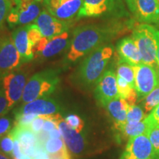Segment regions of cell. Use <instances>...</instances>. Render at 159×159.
<instances>
[{
    "instance_id": "obj_1",
    "label": "cell",
    "mask_w": 159,
    "mask_h": 159,
    "mask_svg": "<svg viewBox=\"0 0 159 159\" xmlns=\"http://www.w3.org/2000/svg\"><path fill=\"white\" fill-rule=\"evenodd\" d=\"M120 27L101 25H86L73 32L65 62L73 63L86 56L97 47L108 43L118 34Z\"/></svg>"
},
{
    "instance_id": "obj_2",
    "label": "cell",
    "mask_w": 159,
    "mask_h": 159,
    "mask_svg": "<svg viewBox=\"0 0 159 159\" xmlns=\"http://www.w3.org/2000/svg\"><path fill=\"white\" fill-rule=\"evenodd\" d=\"M114 52L111 43L97 47L87 55L75 71L74 81L81 88H91L105 72V69Z\"/></svg>"
},
{
    "instance_id": "obj_3",
    "label": "cell",
    "mask_w": 159,
    "mask_h": 159,
    "mask_svg": "<svg viewBox=\"0 0 159 159\" xmlns=\"http://www.w3.org/2000/svg\"><path fill=\"white\" fill-rule=\"evenodd\" d=\"M59 75L60 71L53 69H44L33 75L26 84L21 105L52 94L60 83Z\"/></svg>"
},
{
    "instance_id": "obj_4",
    "label": "cell",
    "mask_w": 159,
    "mask_h": 159,
    "mask_svg": "<svg viewBox=\"0 0 159 159\" xmlns=\"http://www.w3.org/2000/svg\"><path fill=\"white\" fill-rule=\"evenodd\" d=\"M157 29L149 24H141L134 27L132 39L140 51L142 62L157 66L156 34Z\"/></svg>"
},
{
    "instance_id": "obj_5",
    "label": "cell",
    "mask_w": 159,
    "mask_h": 159,
    "mask_svg": "<svg viewBox=\"0 0 159 159\" xmlns=\"http://www.w3.org/2000/svg\"><path fill=\"white\" fill-rule=\"evenodd\" d=\"M27 71L18 69L0 77V83L8 101L10 109L16 105L22 98L24 90L27 83Z\"/></svg>"
},
{
    "instance_id": "obj_6",
    "label": "cell",
    "mask_w": 159,
    "mask_h": 159,
    "mask_svg": "<svg viewBox=\"0 0 159 159\" xmlns=\"http://www.w3.org/2000/svg\"><path fill=\"white\" fill-rule=\"evenodd\" d=\"M134 67L135 89L139 99L142 100L155 89L159 86V68L157 66L142 63Z\"/></svg>"
},
{
    "instance_id": "obj_7",
    "label": "cell",
    "mask_w": 159,
    "mask_h": 159,
    "mask_svg": "<svg viewBox=\"0 0 159 159\" xmlns=\"http://www.w3.org/2000/svg\"><path fill=\"white\" fill-rule=\"evenodd\" d=\"M39 2L35 0H20L12 8L7 21L11 28L29 25L34 22L41 13Z\"/></svg>"
},
{
    "instance_id": "obj_8",
    "label": "cell",
    "mask_w": 159,
    "mask_h": 159,
    "mask_svg": "<svg viewBox=\"0 0 159 159\" xmlns=\"http://www.w3.org/2000/svg\"><path fill=\"white\" fill-rule=\"evenodd\" d=\"M71 39V34L69 30L52 39L42 37L39 42L33 47L34 57L38 60L51 58L68 48Z\"/></svg>"
},
{
    "instance_id": "obj_9",
    "label": "cell",
    "mask_w": 159,
    "mask_h": 159,
    "mask_svg": "<svg viewBox=\"0 0 159 159\" xmlns=\"http://www.w3.org/2000/svg\"><path fill=\"white\" fill-rule=\"evenodd\" d=\"M19 53L12 37L0 35V77L21 67Z\"/></svg>"
},
{
    "instance_id": "obj_10",
    "label": "cell",
    "mask_w": 159,
    "mask_h": 159,
    "mask_svg": "<svg viewBox=\"0 0 159 159\" xmlns=\"http://www.w3.org/2000/svg\"><path fill=\"white\" fill-rule=\"evenodd\" d=\"M94 97L98 104L105 107L112 99L119 97L116 75L112 69L105 71L95 85Z\"/></svg>"
},
{
    "instance_id": "obj_11",
    "label": "cell",
    "mask_w": 159,
    "mask_h": 159,
    "mask_svg": "<svg viewBox=\"0 0 159 159\" xmlns=\"http://www.w3.org/2000/svg\"><path fill=\"white\" fill-rule=\"evenodd\" d=\"M150 158H156L153 148L148 135L142 134L129 139L125 150L119 159H148Z\"/></svg>"
},
{
    "instance_id": "obj_12",
    "label": "cell",
    "mask_w": 159,
    "mask_h": 159,
    "mask_svg": "<svg viewBox=\"0 0 159 159\" xmlns=\"http://www.w3.org/2000/svg\"><path fill=\"white\" fill-rule=\"evenodd\" d=\"M58 128L70 153L80 156L86 152L89 142L82 132L79 133L71 128L63 119L58 123Z\"/></svg>"
},
{
    "instance_id": "obj_13",
    "label": "cell",
    "mask_w": 159,
    "mask_h": 159,
    "mask_svg": "<svg viewBox=\"0 0 159 159\" xmlns=\"http://www.w3.org/2000/svg\"><path fill=\"white\" fill-rule=\"evenodd\" d=\"M61 111V105L58 101L52 97H47L21 105L19 108L15 109L13 114H34L41 116L56 114Z\"/></svg>"
},
{
    "instance_id": "obj_14",
    "label": "cell",
    "mask_w": 159,
    "mask_h": 159,
    "mask_svg": "<svg viewBox=\"0 0 159 159\" xmlns=\"http://www.w3.org/2000/svg\"><path fill=\"white\" fill-rule=\"evenodd\" d=\"M33 24L39 27L42 36L48 39L57 36L69 29V25L66 21L57 19L47 10L41 11Z\"/></svg>"
},
{
    "instance_id": "obj_15",
    "label": "cell",
    "mask_w": 159,
    "mask_h": 159,
    "mask_svg": "<svg viewBox=\"0 0 159 159\" xmlns=\"http://www.w3.org/2000/svg\"><path fill=\"white\" fill-rule=\"evenodd\" d=\"M120 0H83L77 18L99 17L115 11Z\"/></svg>"
},
{
    "instance_id": "obj_16",
    "label": "cell",
    "mask_w": 159,
    "mask_h": 159,
    "mask_svg": "<svg viewBox=\"0 0 159 159\" xmlns=\"http://www.w3.org/2000/svg\"><path fill=\"white\" fill-rule=\"evenodd\" d=\"M144 24H159V0H136L133 13Z\"/></svg>"
},
{
    "instance_id": "obj_17",
    "label": "cell",
    "mask_w": 159,
    "mask_h": 159,
    "mask_svg": "<svg viewBox=\"0 0 159 159\" xmlns=\"http://www.w3.org/2000/svg\"><path fill=\"white\" fill-rule=\"evenodd\" d=\"M116 49L119 60L132 66L142 64V56L140 51L131 37H125L116 43Z\"/></svg>"
},
{
    "instance_id": "obj_18",
    "label": "cell",
    "mask_w": 159,
    "mask_h": 159,
    "mask_svg": "<svg viewBox=\"0 0 159 159\" xmlns=\"http://www.w3.org/2000/svg\"><path fill=\"white\" fill-rule=\"evenodd\" d=\"M11 37L15 47L19 52L22 64L28 63L34 58L33 47L28 39L27 25L20 26L13 30Z\"/></svg>"
},
{
    "instance_id": "obj_19",
    "label": "cell",
    "mask_w": 159,
    "mask_h": 159,
    "mask_svg": "<svg viewBox=\"0 0 159 159\" xmlns=\"http://www.w3.org/2000/svg\"><path fill=\"white\" fill-rule=\"evenodd\" d=\"M104 108L114 122V128H119L127 122L129 105L125 99L118 97L112 99L105 105Z\"/></svg>"
},
{
    "instance_id": "obj_20",
    "label": "cell",
    "mask_w": 159,
    "mask_h": 159,
    "mask_svg": "<svg viewBox=\"0 0 159 159\" xmlns=\"http://www.w3.org/2000/svg\"><path fill=\"white\" fill-rule=\"evenodd\" d=\"M114 130L116 131L117 141L121 142L142 134H148L150 128L145 120H143L139 122H126L122 126L115 128Z\"/></svg>"
},
{
    "instance_id": "obj_21",
    "label": "cell",
    "mask_w": 159,
    "mask_h": 159,
    "mask_svg": "<svg viewBox=\"0 0 159 159\" xmlns=\"http://www.w3.org/2000/svg\"><path fill=\"white\" fill-rule=\"evenodd\" d=\"M83 3V0H68L47 11L57 19L66 21L78 14Z\"/></svg>"
},
{
    "instance_id": "obj_22",
    "label": "cell",
    "mask_w": 159,
    "mask_h": 159,
    "mask_svg": "<svg viewBox=\"0 0 159 159\" xmlns=\"http://www.w3.org/2000/svg\"><path fill=\"white\" fill-rule=\"evenodd\" d=\"M10 133L13 139H18L20 144L24 146H32L39 144L36 134L32 132L29 128L14 125Z\"/></svg>"
},
{
    "instance_id": "obj_23",
    "label": "cell",
    "mask_w": 159,
    "mask_h": 159,
    "mask_svg": "<svg viewBox=\"0 0 159 159\" xmlns=\"http://www.w3.org/2000/svg\"><path fill=\"white\" fill-rule=\"evenodd\" d=\"M116 75L124 79L133 89H135V71L134 66L119 61L116 68Z\"/></svg>"
},
{
    "instance_id": "obj_24",
    "label": "cell",
    "mask_w": 159,
    "mask_h": 159,
    "mask_svg": "<svg viewBox=\"0 0 159 159\" xmlns=\"http://www.w3.org/2000/svg\"><path fill=\"white\" fill-rule=\"evenodd\" d=\"M159 105V86L152 90L142 99V106L145 112H150Z\"/></svg>"
},
{
    "instance_id": "obj_25",
    "label": "cell",
    "mask_w": 159,
    "mask_h": 159,
    "mask_svg": "<svg viewBox=\"0 0 159 159\" xmlns=\"http://www.w3.org/2000/svg\"><path fill=\"white\" fill-rule=\"evenodd\" d=\"M147 116L145 111L140 105H134L129 106L128 114H127V122H139L144 120Z\"/></svg>"
},
{
    "instance_id": "obj_26",
    "label": "cell",
    "mask_w": 159,
    "mask_h": 159,
    "mask_svg": "<svg viewBox=\"0 0 159 159\" xmlns=\"http://www.w3.org/2000/svg\"><path fill=\"white\" fill-rule=\"evenodd\" d=\"M43 148L48 154L56 153L60 151L66 149L63 138L61 139H49L48 140L43 144Z\"/></svg>"
},
{
    "instance_id": "obj_27",
    "label": "cell",
    "mask_w": 159,
    "mask_h": 159,
    "mask_svg": "<svg viewBox=\"0 0 159 159\" xmlns=\"http://www.w3.org/2000/svg\"><path fill=\"white\" fill-rule=\"evenodd\" d=\"M13 146H14V139L11 133L0 139V152L9 158L10 157L12 158Z\"/></svg>"
},
{
    "instance_id": "obj_28",
    "label": "cell",
    "mask_w": 159,
    "mask_h": 159,
    "mask_svg": "<svg viewBox=\"0 0 159 159\" xmlns=\"http://www.w3.org/2000/svg\"><path fill=\"white\" fill-rule=\"evenodd\" d=\"M65 121L71 128L75 129L77 132H83L85 127V122L83 119L78 115L75 114H69L66 117Z\"/></svg>"
},
{
    "instance_id": "obj_29",
    "label": "cell",
    "mask_w": 159,
    "mask_h": 159,
    "mask_svg": "<svg viewBox=\"0 0 159 159\" xmlns=\"http://www.w3.org/2000/svg\"><path fill=\"white\" fill-rule=\"evenodd\" d=\"M27 33H28V39L32 47H34L43 37L39 27L33 23L27 25Z\"/></svg>"
},
{
    "instance_id": "obj_30",
    "label": "cell",
    "mask_w": 159,
    "mask_h": 159,
    "mask_svg": "<svg viewBox=\"0 0 159 159\" xmlns=\"http://www.w3.org/2000/svg\"><path fill=\"white\" fill-rule=\"evenodd\" d=\"M148 137L153 148L156 159H159V125L149 130Z\"/></svg>"
},
{
    "instance_id": "obj_31",
    "label": "cell",
    "mask_w": 159,
    "mask_h": 159,
    "mask_svg": "<svg viewBox=\"0 0 159 159\" xmlns=\"http://www.w3.org/2000/svg\"><path fill=\"white\" fill-rule=\"evenodd\" d=\"M13 7V4L10 0H0V30L2 28L5 21H7Z\"/></svg>"
},
{
    "instance_id": "obj_32",
    "label": "cell",
    "mask_w": 159,
    "mask_h": 159,
    "mask_svg": "<svg viewBox=\"0 0 159 159\" xmlns=\"http://www.w3.org/2000/svg\"><path fill=\"white\" fill-rule=\"evenodd\" d=\"M116 80H117V87H118V92L119 97L126 99L128 98V95L130 94L131 91L133 90L132 87L130 84L125 81L122 77L117 76L116 75Z\"/></svg>"
},
{
    "instance_id": "obj_33",
    "label": "cell",
    "mask_w": 159,
    "mask_h": 159,
    "mask_svg": "<svg viewBox=\"0 0 159 159\" xmlns=\"http://www.w3.org/2000/svg\"><path fill=\"white\" fill-rule=\"evenodd\" d=\"M37 116L34 114H14V119L15 122L13 123L14 125L18 126L26 127L28 128L30 123L33 122Z\"/></svg>"
},
{
    "instance_id": "obj_34",
    "label": "cell",
    "mask_w": 159,
    "mask_h": 159,
    "mask_svg": "<svg viewBox=\"0 0 159 159\" xmlns=\"http://www.w3.org/2000/svg\"><path fill=\"white\" fill-rule=\"evenodd\" d=\"M13 124V120L10 117L5 116L0 117V139L11 132Z\"/></svg>"
},
{
    "instance_id": "obj_35",
    "label": "cell",
    "mask_w": 159,
    "mask_h": 159,
    "mask_svg": "<svg viewBox=\"0 0 159 159\" xmlns=\"http://www.w3.org/2000/svg\"><path fill=\"white\" fill-rule=\"evenodd\" d=\"M144 120L148 124L150 130L153 127L159 125V105L150 111Z\"/></svg>"
},
{
    "instance_id": "obj_36",
    "label": "cell",
    "mask_w": 159,
    "mask_h": 159,
    "mask_svg": "<svg viewBox=\"0 0 159 159\" xmlns=\"http://www.w3.org/2000/svg\"><path fill=\"white\" fill-rule=\"evenodd\" d=\"M45 122V118L43 115L41 116H37L33 119V121L30 123L28 128L32 132L34 133L35 134H39L40 131L42 130L43 124Z\"/></svg>"
},
{
    "instance_id": "obj_37",
    "label": "cell",
    "mask_w": 159,
    "mask_h": 159,
    "mask_svg": "<svg viewBox=\"0 0 159 159\" xmlns=\"http://www.w3.org/2000/svg\"><path fill=\"white\" fill-rule=\"evenodd\" d=\"M10 110L8 101L0 83V117L7 114Z\"/></svg>"
},
{
    "instance_id": "obj_38",
    "label": "cell",
    "mask_w": 159,
    "mask_h": 159,
    "mask_svg": "<svg viewBox=\"0 0 159 159\" xmlns=\"http://www.w3.org/2000/svg\"><path fill=\"white\" fill-rule=\"evenodd\" d=\"M14 139V146H13V154H12V158L13 159H22L25 156V154L21 151V144L18 139Z\"/></svg>"
},
{
    "instance_id": "obj_39",
    "label": "cell",
    "mask_w": 159,
    "mask_h": 159,
    "mask_svg": "<svg viewBox=\"0 0 159 159\" xmlns=\"http://www.w3.org/2000/svg\"><path fill=\"white\" fill-rule=\"evenodd\" d=\"M49 159H72L68 149H65L56 153L48 154Z\"/></svg>"
},
{
    "instance_id": "obj_40",
    "label": "cell",
    "mask_w": 159,
    "mask_h": 159,
    "mask_svg": "<svg viewBox=\"0 0 159 159\" xmlns=\"http://www.w3.org/2000/svg\"><path fill=\"white\" fill-rule=\"evenodd\" d=\"M21 151L26 156L33 158L34 155L35 154L37 150L38 145H32V146H24V145L21 144Z\"/></svg>"
},
{
    "instance_id": "obj_41",
    "label": "cell",
    "mask_w": 159,
    "mask_h": 159,
    "mask_svg": "<svg viewBox=\"0 0 159 159\" xmlns=\"http://www.w3.org/2000/svg\"><path fill=\"white\" fill-rule=\"evenodd\" d=\"M33 159H49V155L46 152L43 146L38 144L37 150L35 154L33 156Z\"/></svg>"
},
{
    "instance_id": "obj_42",
    "label": "cell",
    "mask_w": 159,
    "mask_h": 159,
    "mask_svg": "<svg viewBox=\"0 0 159 159\" xmlns=\"http://www.w3.org/2000/svg\"><path fill=\"white\" fill-rule=\"evenodd\" d=\"M58 128V125L56 122H55L54 121L51 120L49 119H45L44 124H43L42 130L46 131V132H50L54 129Z\"/></svg>"
},
{
    "instance_id": "obj_43",
    "label": "cell",
    "mask_w": 159,
    "mask_h": 159,
    "mask_svg": "<svg viewBox=\"0 0 159 159\" xmlns=\"http://www.w3.org/2000/svg\"><path fill=\"white\" fill-rule=\"evenodd\" d=\"M138 99H139V97H138V94H137V91L136 89H134L132 91H131L130 94L128 95V98L125 99V100H126V102H128L129 106H130V105H136V103Z\"/></svg>"
},
{
    "instance_id": "obj_44",
    "label": "cell",
    "mask_w": 159,
    "mask_h": 159,
    "mask_svg": "<svg viewBox=\"0 0 159 159\" xmlns=\"http://www.w3.org/2000/svg\"><path fill=\"white\" fill-rule=\"evenodd\" d=\"M49 139H61L62 138V135H61V131L59 128H56L52 130L50 132H49Z\"/></svg>"
},
{
    "instance_id": "obj_45",
    "label": "cell",
    "mask_w": 159,
    "mask_h": 159,
    "mask_svg": "<svg viewBox=\"0 0 159 159\" xmlns=\"http://www.w3.org/2000/svg\"><path fill=\"white\" fill-rule=\"evenodd\" d=\"M156 45H157L156 62H157V64H158V66L159 68V30H157V31H156Z\"/></svg>"
},
{
    "instance_id": "obj_46",
    "label": "cell",
    "mask_w": 159,
    "mask_h": 159,
    "mask_svg": "<svg viewBox=\"0 0 159 159\" xmlns=\"http://www.w3.org/2000/svg\"><path fill=\"white\" fill-rule=\"evenodd\" d=\"M136 0H126L127 5L128 6V8L131 13H134L135 8V4H136Z\"/></svg>"
},
{
    "instance_id": "obj_47",
    "label": "cell",
    "mask_w": 159,
    "mask_h": 159,
    "mask_svg": "<svg viewBox=\"0 0 159 159\" xmlns=\"http://www.w3.org/2000/svg\"><path fill=\"white\" fill-rule=\"evenodd\" d=\"M0 159H11L9 157H7V156H5V154H3L2 152H0Z\"/></svg>"
},
{
    "instance_id": "obj_48",
    "label": "cell",
    "mask_w": 159,
    "mask_h": 159,
    "mask_svg": "<svg viewBox=\"0 0 159 159\" xmlns=\"http://www.w3.org/2000/svg\"><path fill=\"white\" fill-rule=\"evenodd\" d=\"M10 1L11 2L12 4H13V6H16V5H17L19 3L20 0H10Z\"/></svg>"
},
{
    "instance_id": "obj_49",
    "label": "cell",
    "mask_w": 159,
    "mask_h": 159,
    "mask_svg": "<svg viewBox=\"0 0 159 159\" xmlns=\"http://www.w3.org/2000/svg\"><path fill=\"white\" fill-rule=\"evenodd\" d=\"M22 159H33V158H31V157H29L27 156H26V155H25V156H24V158Z\"/></svg>"
},
{
    "instance_id": "obj_50",
    "label": "cell",
    "mask_w": 159,
    "mask_h": 159,
    "mask_svg": "<svg viewBox=\"0 0 159 159\" xmlns=\"http://www.w3.org/2000/svg\"><path fill=\"white\" fill-rule=\"evenodd\" d=\"M35 1L38 2H41L42 1V0H35Z\"/></svg>"
},
{
    "instance_id": "obj_51",
    "label": "cell",
    "mask_w": 159,
    "mask_h": 159,
    "mask_svg": "<svg viewBox=\"0 0 159 159\" xmlns=\"http://www.w3.org/2000/svg\"><path fill=\"white\" fill-rule=\"evenodd\" d=\"M148 159H156V158H148Z\"/></svg>"
}]
</instances>
